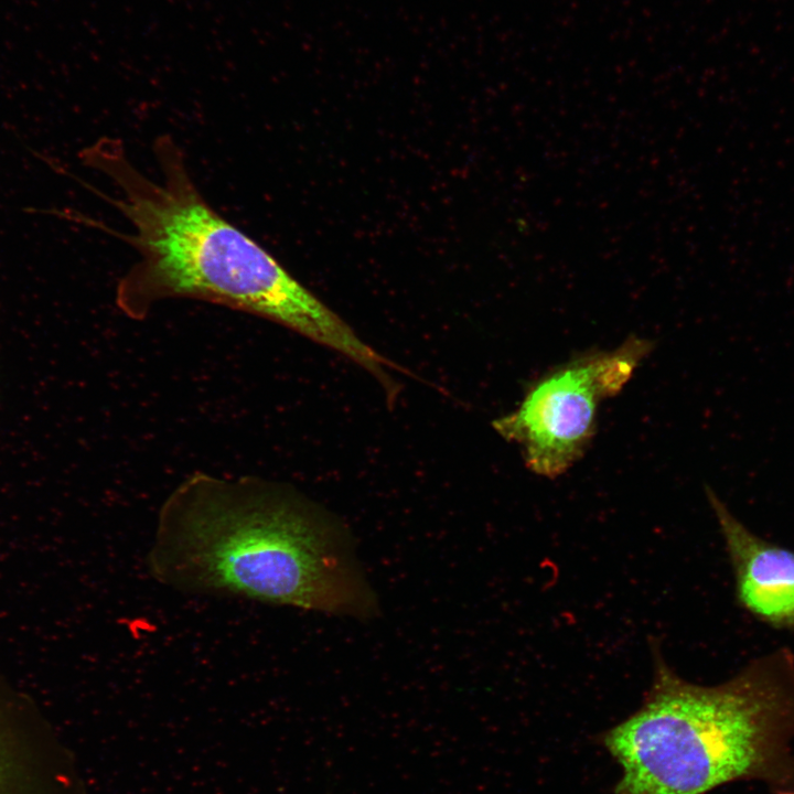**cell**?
<instances>
[{
    "label": "cell",
    "instance_id": "277c9868",
    "mask_svg": "<svg viewBox=\"0 0 794 794\" xmlns=\"http://www.w3.org/2000/svg\"><path fill=\"white\" fill-rule=\"evenodd\" d=\"M651 350V342L632 336L612 351L558 366L536 380L518 408L496 419L494 428L519 444L529 470L556 478L583 455L600 403L622 389Z\"/></svg>",
    "mask_w": 794,
    "mask_h": 794
},
{
    "label": "cell",
    "instance_id": "3957f363",
    "mask_svg": "<svg viewBox=\"0 0 794 794\" xmlns=\"http://www.w3.org/2000/svg\"><path fill=\"white\" fill-rule=\"evenodd\" d=\"M633 715L601 736L622 769L614 794H706L737 781L794 794V653L782 646L712 686L684 680L654 652Z\"/></svg>",
    "mask_w": 794,
    "mask_h": 794
},
{
    "label": "cell",
    "instance_id": "8992f818",
    "mask_svg": "<svg viewBox=\"0 0 794 794\" xmlns=\"http://www.w3.org/2000/svg\"><path fill=\"white\" fill-rule=\"evenodd\" d=\"M26 760L0 737V794H35Z\"/></svg>",
    "mask_w": 794,
    "mask_h": 794
},
{
    "label": "cell",
    "instance_id": "5b68a950",
    "mask_svg": "<svg viewBox=\"0 0 794 794\" xmlns=\"http://www.w3.org/2000/svg\"><path fill=\"white\" fill-rule=\"evenodd\" d=\"M706 497L726 544L739 603L769 626L794 633V551L749 529L708 485Z\"/></svg>",
    "mask_w": 794,
    "mask_h": 794
},
{
    "label": "cell",
    "instance_id": "7a4b0ae2",
    "mask_svg": "<svg viewBox=\"0 0 794 794\" xmlns=\"http://www.w3.org/2000/svg\"><path fill=\"white\" fill-rule=\"evenodd\" d=\"M147 567L184 593L361 620L378 612L343 522L290 486L256 476L184 479L159 509Z\"/></svg>",
    "mask_w": 794,
    "mask_h": 794
},
{
    "label": "cell",
    "instance_id": "6da1fadb",
    "mask_svg": "<svg viewBox=\"0 0 794 794\" xmlns=\"http://www.w3.org/2000/svg\"><path fill=\"white\" fill-rule=\"evenodd\" d=\"M152 150L158 179L136 167L118 138L101 137L79 152L114 184L117 194L106 198L131 226L116 233L138 254L116 287L124 314L143 320L165 299L207 301L287 326L369 373L382 368V354L206 201L172 136L160 135Z\"/></svg>",
    "mask_w": 794,
    "mask_h": 794
}]
</instances>
